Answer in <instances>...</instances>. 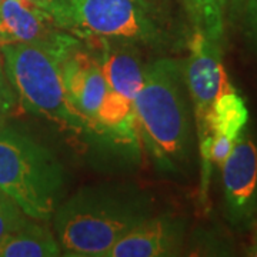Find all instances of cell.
<instances>
[{
  "label": "cell",
  "instance_id": "6da1fadb",
  "mask_svg": "<svg viewBox=\"0 0 257 257\" xmlns=\"http://www.w3.org/2000/svg\"><path fill=\"white\" fill-rule=\"evenodd\" d=\"M150 217V206L139 194L83 189L60 203L53 214L62 254L104 257L113 244Z\"/></svg>",
  "mask_w": 257,
  "mask_h": 257
},
{
  "label": "cell",
  "instance_id": "7a4b0ae2",
  "mask_svg": "<svg viewBox=\"0 0 257 257\" xmlns=\"http://www.w3.org/2000/svg\"><path fill=\"white\" fill-rule=\"evenodd\" d=\"M136 120L162 166L175 169L192 149L183 64L160 59L145 67V82L133 100Z\"/></svg>",
  "mask_w": 257,
  "mask_h": 257
},
{
  "label": "cell",
  "instance_id": "3957f363",
  "mask_svg": "<svg viewBox=\"0 0 257 257\" xmlns=\"http://www.w3.org/2000/svg\"><path fill=\"white\" fill-rule=\"evenodd\" d=\"M64 187L57 157L35 139L13 127L0 130V193L28 217L53 219Z\"/></svg>",
  "mask_w": 257,
  "mask_h": 257
},
{
  "label": "cell",
  "instance_id": "277c9868",
  "mask_svg": "<svg viewBox=\"0 0 257 257\" xmlns=\"http://www.w3.org/2000/svg\"><path fill=\"white\" fill-rule=\"evenodd\" d=\"M50 16L57 28L87 42L155 45L166 35L156 0H56Z\"/></svg>",
  "mask_w": 257,
  "mask_h": 257
},
{
  "label": "cell",
  "instance_id": "5b68a950",
  "mask_svg": "<svg viewBox=\"0 0 257 257\" xmlns=\"http://www.w3.org/2000/svg\"><path fill=\"white\" fill-rule=\"evenodd\" d=\"M0 53L12 89L26 110L74 130L84 127L66 97L59 56L35 43L5 45Z\"/></svg>",
  "mask_w": 257,
  "mask_h": 257
},
{
  "label": "cell",
  "instance_id": "8992f818",
  "mask_svg": "<svg viewBox=\"0 0 257 257\" xmlns=\"http://www.w3.org/2000/svg\"><path fill=\"white\" fill-rule=\"evenodd\" d=\"M186 89L192 100L197 139L213 136L207 124L211 106L221 93L233 87L221 59V45L193 30L189 39V57L184 66Z\"/></svg>",
  "mask_w": 257,
  "mask_h": 257
},
{
  "label": "cell",
  "instance_id": "52a82bcc",
  "mask_svg": "<svg viewBox=\"0 0 257 257\" xmlns=\"http://www.w3.org/2000/svg\"><path fill=\"white\" fill-rule=\"evenodd\" d=\"M82 39L57 28L53 18L22 0L0 2V46L35 43L59 56L62 60Z\"/></svg>",
  "mask_w": 257,
  "mask_h": 257
},
{
  "label": "cell",
  "instance_id": "ba28073f",
  "mask_svg": "<svg viewBox=\"0 0 257 257\" xmlns=\"http://www.w3.org/2000/svg\"><path fill=\"white\" fill-rule=\"evenodd\" d=\"M224 203L230 221L244 224L257 211V143L244 128L221 165Z\"/></svg>",
  "mask_w": 257,
  "mask_h": 257
},
{
  "label": "cell",
  "instance_id": "9c48e42d",
  "mask_svg": "<svg viewBox=\"0 0 257 257\" xmlns=\"http://www.w3.org/2000/svg\"><path fill=\"white\" fill-rule=\"evenodd\" d=\"M82 46L83 40L70 49L62 60L64 92L70 107L82 119L84 127L97 132L96 116L109 86L97 56Z\"/></svg>",
  "mask_w": 257,
  "mask_h": 257
},
{
  "label": "cell",
  "instance_id": "30bf717a",
  "mask_svg": "<svg viewBox=\"0 0 257 257\" xmlns=\"http://www.w3.org/2000/svg\"><path fill=\"white\" fill-rule=\"evenodd\" d=\"M182 241V223L170 217H147L117 240L104 257L173 256Z\"/></svg>",
  "mask_w": 257,
  "mask_h": 257
},
{
  "label": "cell",
  "instance_id": "8fae6325",
  "mask_svg": "<svg viewBox=\"0 0 257 257\" xmlns=\"http://www.w3.org/2000/svg\"><path fill=\"white\" fill-rule=\"evenodd\" d=\"M99 63L110 90L135 100L145 82V66L138 47L132 42L96 39Z\"/></svg>",
  "mask_w": 257,
  "mask_h": 257
},
{
  "label": "cell",
  "instance_id": "7c38bea8",
  "mask_svg": "<svg viewBox=\"0 0 257 257\" xmlns=\"http://www.w3.org/2000/svg\"><path fill=\"white\" fill-rule=\"evenodd\" d=\"M62 248L50 230L26 217L0 241V257H56Z\"/></svg>",
  "mask_w": 257,
  "mask_h": 257
},
{
  "label": "cell",
  "instance_id": "4fadbf2b",
  "mask_svg": "<svg viewBox=\"0 0 257 257\" xmlns=\"http://www.w3.org/2000/svg\"><path fill=\"white\" fill-rule=\"evenodd\" d=\"M248 121V110L246 103L239 93L231 87L214 100L211 106L207 124L211 135L226 136L236 140L246 128Z\"/></svg>",
  "mask_w": 257,
  "mask_h": 257
},
{
  "label": "cell",
  "instance_id": "5bb4252c",
  "mask_svg": "<svg viewBox=\"0 0 257 257\" xmlns=\"http://www.w3.org/2000/svg\"><path fill=\"white\" fill-rule=\"evenodd\" d=\"M230 0H184L193 30L202 32L213 42L220 43L224 36V16Z\"/></svg>",
  "mask_w": 257,
  "mask_h": 257
},
{
  "label": "cell",
  "instance_id": "9a60e30c",
  "mask_svg": "<svg viewBox=\"0 0 257 257\" xmlns=\"http://www.w3.org/2000/svg\"><path fill=\"white\" fill-rule=\"evenodd\" d=\"M28 216L15 203L0 193V241L18 227Z\"/></svg>",
  "mask_w": 257,
  "mask_h": 257
},
{
  "label": "cell",
  "instance_id": "2e32d148",
  "mask_svg": "<svg viewBox=\"0 0 257 257\" xmlns=\"http://www.w3.org/2000/svg\"><path fill=\"white\" fill-rule=\"evenodd\" d=\"M16 94L12 89L8 74L5 70V62H3V56L0 53V111L10 114L15 104H16Z\"/></svg>",
  "mask_w": 257,
  "mask_h": 257
},
{
  "label": "cell",
  "instance_id": "e0dca14e",
  "mask_svg": "<svg viewBox=\"0 0 257 257\" xmlns=\"http://www.w3.org/2000/svg\"><path fill=\"white\" fill-rule=\"evenodd\" d=\"M234 142L236 140H231V139L226 138V136H214L213 135V142H211L210 150L211 163L221 167V165L224 163V160L230 155Z\"/></svg>",
  "mask_w": 257,
  "mask_h": 257
},
{
  "label": "cell",
  "instance_id": "ac0fdd59",
  "mask_svg": "<svg viewBox=\"0 0 257 257\" xmlns=\"http://www.w3.org/2000/svg\"><path fill=\"white\" fill-rule=\"evenodd\" d=\"M244 23L250 40L257 46V0H246Z\"/></svg>",
  "mask_w": 257,
  "mask_h": 257
},
{
  "label": "cell",
  "instance_id": "d6986e66",
  "mask_svg": "<svg viewBox=\"0 0 257 257\" xmlns=\"http://www.w3.org/2000/svg\"><path fill=\"white\" fill-rule=\"evenodd\" d=\"M22 2L28 3L30 6H35L37 9L45 10L49 15H50V12H52L56 3V0H22Z\"/></svg>",
  "mask_w": 257,
  "mask_h": 257
},
{
  "label": "cell",
  "instance_id": "ffe728a7",
  "mask_svg": "<svg viewBox=\"0 0 257 257\" xmlns=\"http://www.w3.org/2000/svg\"><path fill=\"white\" fill-rule=\"evenodd\" d=\"M247 254L248 256H256L257 257V233H256V236H254V239H253V244L248 247Z\"/></svg>",
  "mask_w": 257,
  "mask_h": 257
},
{
  "label": "cell",
  "instance_id": "44dd1931",
  "mask_svg": "<svg viewBox=\"0 0 257 257\" xmlns=\"http://www.w3.org/2000/svg\"><path fill=\"white\" fill-rule=\"evenodd\" d=\"M8 116H9V114H6V113L0 111V130L6 126V119H8Z\"/></svg>",
  "mask_w": 257,
  "mask_h": 257
},
{
  "label": "cell",
  "instance_id": "7402d4cb",
  "mask_svg": "<svg viewBox=\"0 0 257 257\" xmlns=\"http://www.w3.org/2000/svg\"><path fill=\"white\" fill-rule=\"evenodd\" d=\"M230 2L233 3V6H237V5H239L241 0H230Z\"/></svg>",
  "mask_w": 257,
  "mask_h": 257
},
{
  "label": "cell",
  "instance_id": "603a6c76",
  "mask_svg": "<svg viewBox=\"0 0 257 257\" xmlns=\"http://www.w3.org/2000/svg\"><path fill=\"white\" fill-rule=\"evenodd\" d=\"M0 2H2V0H0Z\"/></svg>",
  "mask_w": 257,
  "mask_h": 257
}]
</instances>
